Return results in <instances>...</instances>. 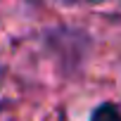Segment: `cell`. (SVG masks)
Wrapping results in <instances>:
<instances>
[{"label": "cell", "instance_id": "6da1fadb", "mask_svg": "<svg viewBox=\"0 0 121 121\" xmlns=\"http://www.w3.org/2000/svg\"><path fill=\"white\" fill-rule=\"evenodd\" d=\"M90 121H121V109L112 102H104L90 114Z\"/></svg>", "mask_w": 121, "mask_h": 121}, {"label": "cell", "instance_id": "7a4b0ae2", "mask_svg": "<svg viewBox=\"0 0 121 121\" xmlns=\"http://www.w3.org/2000/svg\"><path fill=\"white\" fill-rule=\"evenodd\" d=\"M62 3H81V0H62ZM88 3H100V0H88Z\"/></svg>", "mask_w": 121, "mask_h": 121}]
</instances>
